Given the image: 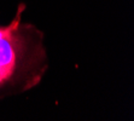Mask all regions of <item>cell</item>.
Returning <instances> with one entry per match:
<instances>
[{"instance_id": "2", "label": "cell", "mask_w": 134, "mask_h": 121, "mask_svg": "<svg viewBox=\"0 0 134 121\" xmlns=\"http://www.w3.org/2000/svg\"><path fill=\"white\" fill-rule=\"evenodd\" d=\"M13 70L11 69H7V68H4L0 65V84L4 82V81H6L7 79H10V76L12 75Z\"/></svg>"}, {"instance_id": "1", "label": "cell", "mask_w": 134, "mask_h": 121, "mask_svg": "<svg viewBox=\"0 0 134 121\" xmlns=\"http://www.w3.org/2000/svg\"><path fill=\"white\" fill-rule=\"evenodd\" d=\"M11 31L0 36V65L4 68L15 70L16 65V51L13 46Z\"/></svg>"}]
</instances>
